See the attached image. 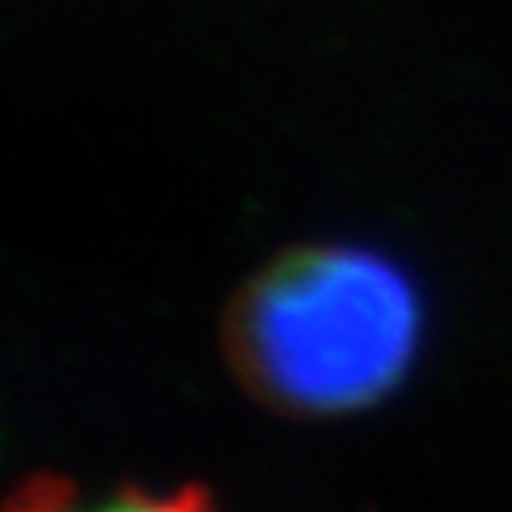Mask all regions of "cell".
Listing matches in <instances>:
<instances>
[{
  "label": "cell",
  "instance_id": "1",
  "mask_svg": "<svg viewBox=\"0 0 512 512\" xmlns=\"http://www.w3.org/2000/svg\"><path fill=\"white\" fill-rule=\"evenodd\" d=\"M425 311L395 258L361 243H293L239 281L217 346L236 387L293 421L391 399L418 361Z\"/></svg>",
  "mask_w": 512,
  "mask_h": 512
}]
</instances>
